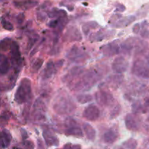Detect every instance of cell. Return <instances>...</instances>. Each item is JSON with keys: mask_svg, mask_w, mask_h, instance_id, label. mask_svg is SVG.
<instances>
[{"mask_svg": "<svg viewBox=\"0 0 149 149\" xmlns=\"http://www.w3.org/2000/svg\"><path fill=\"white\" fill-rule=\"evenodd\" d=\"M53 109L58 114H68L75 111L76 106L69 96L61 95L55 99Z\"/></svg>", "mask_w": 149, "mask_h": 149, "instance_id": "cell-1", "label": "cell"}, {"mask_svg": "<svg viewBox=\"0 0 149 149\" xmlns=\"http://www.w3.org/2000/svg\"><path fill=\"white\" fill-rule=\"evenodd\" d=\"M31 94V82L29 79L23 78L20 81L15 94V100L18 104L26 103Z\"/></svg>", "mask_w": 149, "mask_h": 149, "instance_id": "cell-2", "label": "cell"}, {"mask_svg": "<svg viewBox=\"0 0 149 149\" xmlns=\"http://www.w3.org/2000/svg\"><path fill=\"white\" fill-rule=\"evenodd\" d=\"M98 79V75L95 71H90L87 72L80 81H79L74 85V90H89L93 85H94Z\"/></svg>", "mask_w": 149, "mask_h": 149, "instance_id": "cell-3", "label": "cell"}, {"mask_svg": "<svg viewBox=\"0 0 149 149\" xmlns=\"http://www.w3.org/2000/svg\"><path fill=\"white\" fill-rule=\"evenodd\" d=\"M134 75L142 79H149V64L143 59H137L134 61L132 68Z\"/></svg>", "mask_w": 149, "mask_h": 149, "instance_id": "cell-4", "label": "cell"}, {"mask_svg": "<svg viewBox=\"0 0 149 149\" xmlns=\"http://www.w3.org/2000/svg\"><path fill=\"white\" fill-rule=\"evenodd\" d=\"M10 54H11V62L13 66L18 69L21 66L22 59L19 46L17 42H13L10 45Z\"/></svg>", "mask_w": 149, "mask_h": 149, "instance_id": "cell-5", "label": "cell"}, {"mask_svg": "<svg viewBox=\"0 0 149 149\" xmlns=\"http://www.w3.org/2000/svg\"><path fill=\"white\" fill-rule=\"evenodd\" d=\"M95 98L97 103L102 106H111L114 102V98L111 93L105 91H99L95 93Z\"/></svg>", "mask_w": 149, "mask_h": 149, "instance_id": "cell-6", "label": "cell"}, {"mask_svg": "<svg viewBox=\"0 0 149 149\" xmlns=\"http://www.w3.org/2000/svg\"><path fill=\"white\" fill-rule=\"evenodd\" d=\"M125 125L129 130L137 131L141 126V119L135 113H128L125 116Z\"/></svg>", "mask_w": 149, "mask_h": 149, "instance_id": "cell-7", "label": "cell"}, {"mask_svg": "<svg viewBox=\"0 0 149 149\" xmlns=\"http://www.w3.org/2000/svg\"><path fill=\"white\" fill-rule=\"evenodd\" d=\"M83 117L89 121H96L100 115V111L97 106L94 104L89 105L83 111Z\"/></svg>", "mask_w": 149, "mask_h": 149, "instance_id": "cell-8", "label": "cell"}, {"mask_svg": "<svg viewBox=\"0 0 149 149\" xmlns=\"http://www.w3.org/2000/svg\"><path fill=\"white\" fill-rule=\"evenodd\" d=\"M128 62L123 57H117L112 63V69L116 74H122L127 70Z\"/></svg>", "mask_w": 149, "mask_h": 149, "instance_id": "cell-9", "label": "cell"}, {"mask_svg": "<svg viewBox=\"0 0 149 149\" xmlns=\"http://www.w3.org/2000/svg\"><path fill=\"white\" fill-rule=\"evenodd\" d=\"M82 39L81 33L78 29L74 26H70L64 35V40L73 42V41H81Z\"/></svg>", "mask_w": 149, "mask_h": 149, "instance_id": "cell-10", "label": "cell"}, {"mask_svg": "<svg viewBox=\"0 0 149 149\" xmlns=\"http://www.w3.org/2000/svg\"><path fill=\"white\" fill-rule=\"evenodd\" d=\"M119 46L115 42H110V43L105 45L101 48L102 52L105 56H113L119 52Z\"/></svg>", "mask_w": 149, "mask_h": 149, "instance_id": "cell-11", "label": "cell"}, {"mask_svg": "<svg viewBox=\"0 0 149 149\" xmlns=\"http://www.w3.org/2000/svg\"><path fill=\"white\" fill-rule=\"evenodd\" d=\"M43 137L45 144L47 146H58L59 145L58 138L49 130H45L43 131Z\"/></svg>", "mask_w": 149, "mask_h": 149, "instance_id": "cell-12", "label": "cell"}, {"mask_svg": "<svg viewBox=\"0 0 149 149\" xmlns=\"http://www.w3.org/2000/svg\"><path fill=\"white\" fill-rule=\"evenodd\" d=\"M33 111L36 119H41L44 117L43 113L46 111V108L44 102L41 99H37L33 104Z\"/></svg>", "mask_w": 149, "mask_h": 149, "instance_id": "cell-13", "label": "cell"}, {"mask_svg": "<svg viewBox=\"0 0 149 149\" xmlns=\"http://www.w3.org/2000/svg\"><path fill=\"white\" fill-rule=\"evenodd\" d=\"M67 56L69 59L72 60V61H81V58H84V57L85 56V55L78 47L74 46L68 52Z\"/></svg>", "mask_w": 149, "mask_h": 149, "instance_id": "cell-14", "label": "cell"}, {"mask_svg": "<svg viewBox=\"0 0 149 149\" xmlns=\"http://www.w3.org/2000/svg\"><path fill=\"white\" fill-rule=\"evenodd\" d=\"M118 137H119V133L117 131L114 129H110L105 132L103 139L106 143L112 144L118 139Z\"/></svg>", "mask_w": 149, "mask_h": 149, "instance_id": "cell-15", "label": "cell"}, {"mask_svg": "<svg viewBox=\"0 0 149 149\" xmlns=\"http://www.w3.org/2000/svg\"><path fill=\"white\" fill-rule=\"evenodd\" d=\"M12 136L10 132L7 130H4L0 132V147L2 148H6L9 146L11 142Z\"/></svg>", "mask_w": 149, "mask_h": 149, "instance_id": "cell-16", "label": "cell"}, {"mask_svg": "<svg viewBox=\"0 0 149 149\" xmlns=\"http://www.w3.org/2000/svg\"><path fill=\"white\" fill-rule=\"evenodd\" d=\"M10 64L7 57L0 53V74H6L9 71Z\"/></svg>", "mask_w": 149, "mask_h": 149, "instance_id": "cell-17", "label": "cell"}, {"mask_svg": "<svg viewBox=\"0 0 149 149\" xmlns=\"http://www.w3.org/2000/svg\"><path fill=\"white\" fill-rule=\"evenodd\" d=\"M135 16L134 15H130L127 16V17H124L122 18L119 19L117 22H116L115 27L116 28H122L126 27V26H129L130 24L134 22L135 20Z\"/></svg>", "mask_w": 149, "mask_h": 149, "instance_id": "cell-18", "label": "cell"}, {"mask_svg": "<svg viewBox=\"0 0 149 149\" xmlns=\"http://www.w3.org/2000/svg\"><path fill=\"white\" fill-rule=\"evenodd\" d=\"M65 134L66 135H71V136L75 137H83V132L81 128L78 126H71L69 127H67V129L65 130Z\"/></svg>", "mask_w": 149, "mask_h": 149, "instance_id": "cell-19", "label": "cell"}, {"mask_svg": "<svg viewBox=\"0 0 149 149\" xmlns=\"http://www.w3.org/2000/svg\"><path fill=\"white\" fill-rule=\"evenodd\" d=\"M83 128H84V132H85L87 138L90 141H95L96 138V131L93 128V127H92L90 124L84 123L83 125Z\"/></svg>", "mask_w": 149, "mask_h": 149, "instance_id": "cell-20", "label": "cell"}, {"mask_svg": "<svg viewBox=\"0 0 149 149\" xmlns=\"http://www.w3.org/2000/svg\"><path fill=\"white\" fill-rule=\"evenodd\" d=\"M55 72V65L52 61H49L47 63L43 74V77L45 79H49L52 77L54 73Z\"/></svg>", "mask_w": 149, "mask_h": 149, "instance_id": "cell-21", "label": "cell"}, {"mask_svg": "<svg viewBox=\"0 0 149 149\" xmlns=\"http://www.w3.org/2000/svg\"><path fill=\"white\" fill-rule=\"evenodd\" d=\"M98 23L95 21H89L87 23H84L82 26V31L84 33V34L87 35L91 29H95L97 28Z\"/></svg>", "mask_w": 149, "mask_h": 149, "instance_id": "cell-22", "label": "cell"}, {"mask_svg": "<svg viewBox=\"0 0 149 149\" xmlns=\"http://www.w3.org/2000/svg\"><path fill=\"white\" fill-rule=\"evenodd\" d=\"M141 36L146 39H149V23L146 21L143 22L141 24V30H140Z\"/></svg>", "mask_w": 149, "mask_h": 149, "instance_id": "cell-23", "label": "cell"}, {"mask_svg": "<svg viewBox=\"0 0 149 149\" xmlns=\"http://www.w3.org/2000/svg\"><path fill=\"white\" fill-rule=\"evenodd\" d=\"M77 100L81 104L90 103L93 100V96L89 94H80L77 96Z\"/></svg>", "mask_w": 149, "mask_h": 149, "instance_id": "cell-24", "label": "cell"}, {"mask_svg": "<svg viewBox=\"0 0 149 149\" xmlns=\"http://www.w3.org/2000/svg\"><path fill=\"white\" fill-rule=\"evenodd\" d=\"M66 15V13H65L64 10H58V9H52L51 11H49L48 13V16L51 18H55V17H60L63 15Z\"/></svg>", "mask_w": 149, "mask_h": 149, "instance_id": "cell-25", "label": "cell"}, {"mask_svg": "<svg viewBox=\"0 0 149 149\" xmlns=\"http://www.w3.org/2000/svg\"><path fill=\"white\" fill-rule=\"evenodd\" d=\"M123 146L127 149H136L138 146V142L134 138H130L129 140L124 143Z\"/></svg>", "mask_w": 149, "mask_h": 149, "instance_id": "cell-26", "label": "cell"}, {"mask_svg": "<svg viewBox=\"0 0 149 149\" xmlns=\"http://www.w3.org/2000/svg\"><path fill=\"white\" fill-rule=\"evenodd\" d=\"M16 6L18 7L19 8H23V9H29L31 7H34L37 4L36 1H23V2H18L16 3Z\"/></svg>", "mask_w": 149, "mask_h": 149, "instance_id": "cell-27", "label": "cell"}, {"mask_svg": "<svg viewBox=\"0 0 149 149\" xmlns=\"http://www.w3.org/2000/svg\"><path fill=\"white\" fill-rule=\"evenodd\" d=\"M44 63V60L42 58H37V59L33 61V64H32V70H33V72H37L39 69L41 68V67L42 66Z\"/></svg>", "mask_w": 149, "mask_h": 149, "instance_id": "cell-28", "label": "cell"}, {"mask_svg": "<svg viewBox=\"0 0 149 149\" xmlns=\"http://www.w3.org/2000/svg\"><path fill=\"white\" fill-rule=\"evenodd\" d=\"M132 109L133 111V113L138 114L140 113H143V107L141 105V103L139 101H137L134 103L132 106Z\"/></svg>", "mask_w": 149, "mask_h": 149, "instance_id": "cell-29", "label": "cell"}, {"mask_svg": "<svg viewBox=\"0 0 149 149\" xmlns=\"http://www.w3.org/2000/svg\"><path fill=\"white\" fill-rule=\"evenodd\" d=\"M120 112H121V106L120 105L117 104L114 108H113V110L111 111L110 119H115L116 117H117V116L120 114Z\"/></svg>", "mask_w": 149, "mask_h": 149, "instance_id": "cell-30", "label": "cell"}, {"mask_svg": "<svg viewBox=\"0 0 149 149\" xmlns=\"http://www.w3.org/2000/svg\"><path fill=\"white\" fill-rule=\"evenodd\" d=\"M103 33L102 32H97V33H93L90 36V40L91 42H95V41H101L103 39Z\"/></svg>", "mask_w": 149, "mask_h": 149, "instance_id": "cell-31", "label": "cell"}, {"mask_svg": "<svg viewBox=\"0 0 149 149\" xmlns=\"http://www.w3.org/2000/svg\"><path fill=\"white\" fill-rule=\"evenodd\" d=\"M83 71H84V68H82V67L75 66L71 70V74L72 76H77L81 74Z\"/></svg>", "mask_w": 149, "mask_h": 149, "instance_id": "cell-32", "label": "cell"}, {"mask_svg": "<svg viewBox=\"0 0 149 149\" xmlns=\"http://www.w3.org/2000/svg\"><path fill=\"white\" fill-rule=\"evenodd\" d=\"M23 148L24 149H34V143L30 140H26L23 141Z\"/></svg>", "mask_w": 149, "mask_h": 149, "instance_id": "cell-33", "label": "cell"}, {"mask_svg": "<svg viewBox=\"0 0 149 149\" xmlns=\"http://www.w3.org/2000/svg\"><path fill=\"white\" fill-rule=\"evenodd\" d=\"M10 113H7V112H4V113H3L0 116V122H1L2 125H4V124L7 123V122L9 121V119H10Z\"/></svg>", "mask_w": 149, "mask_h": 149, "instance_id": "cell-34", "label": "cell"}, {"mask_svg": "<svg viewBox=\"0 0 149 149\" xmlns=\"http://www.w3.org/2000/svg\"><path fill=\"white\" fill-rule=\"evenodd\" d=\"M1 24H2L3 28L7 31H13L14 29L13 24L10 22H9L8 20H3L2 22H1Z\"/></svg>", "mask_w": 149, "mask_h": 149, "instance_id": "cell-35", "label": "cell"}, {"mask_svg": "<svg viewBox=\"0 0 149 149\" xmlns=\"http://www.w3.org/2000/svg\"><path fill=\"white\" fill-rule=\"evenodd\" d=\"M39 39V37H34V36H33L32 38H31V39H29V43H28V49H30L31 48L33 47V45L36 44V42H37V40Z\"/></svg>", "mask_w": 149, "mask_h": 149, "instance_id": "cell-36", "label": "cell"}, {"mask_svg": "<svg viewBox=\"0 0 149 149\" xmlns=\"http://www.w3.org/2000/svg\"><path fill=\"white\" fill-rule=\"evenodd\" d=\"M25 20V15L23 13H19L16 17V20L18 25H22L24 22Z\"/></svg>", "mask_w": 149, "mask_h": 149, "instance_id": "cell-37", "label": "cell"}, {"mask_svg": "<svg viewBox=\"0 0 149 149\" xmlns=\"http://www.w3.org/2000/svg\"><path fill=\"white\" fill-rule=\"evenodd\" d=\"M141 30V24L140 23H136L134 25L133 28H132V31L134 33H138Z\"/></svg>", "mask_w": 149, "mask_h": 149, "instance_id": "cell-38", "label": "cell"}, {"mask_svg": "<svg viewBox=\"0 0 149 149\" xmlns=\"http://www.w3.org/2000/svg\"><path fill=\"white\" fill-rule=\"evenodd\" d=\"M58 24V19H56V20H51V21L49 23V24H48V26H49L50 28L55 29V28H57Z\"/></svg>", "mask_w": 149, "mask_h": 149, "instance_id": "cell-39", "label": "cell"}, {"mask_svg": "<svg viewBox=\"0 0 149 149\" xmlns=\"http://www.w3.org/2000/svg\"><path fill=\"white\" fill-rule=\"evenodd\" d=\"M116 10H117L118 12H121V13H122V12H124L125 10H126V7H125V6L123 5V4H116Z\"/></svg>", "mask_w": 149, "mask_h": 149, "instance_id": "cell-40", "label": "cell"}, {"mask_svg": "<svg viewBox=\"0 0 149 149\" xmlns=\"http://www.w3.org/2000/svg\"><path fill=\"white\" fill-rule=\"evenodd\" d=\"M21 135H22V138H23V141H26L28 138V134L25 130L22 129L21 130Z\"/></svg>", "mask_w": 149, "mask_h": 149, "instance_id": "cell-41", "label": "cell"}, {"mask_svg": "<svg viewBox=\"0 0 149 149\" xmlns=\"http://www.w3.org/2000/svg\"><path fill=\"white\" fill-rule=\"evenodd\" d=\"M71 149H81V146L79 144H76V145L71 146Z\"/></svg>", "mask_w": 149, "mask_h": 149, "instance_id": "cell-42", "label": "cell"}, {"mask_svg": "<svg viewBox=\"0 0 149 149\" xmlns=\"http://www.w3.org/2000/svg\"><path fill=\"white\" fill-rule=\"evenodd\" d=\"M71 146H72V145H71V143H67V144H65V145L64 146L63 149H71Z\"/></svg>", "mask_w": 149, "mask_h": 149, "instance_id": "cell-43", "label": "cell"}, {"mask_svg": "<svg viewBox=\"0 0 149 149\" xmlns=\"http://www.w3.org/2000/svg\"><path fill=\"white\" fill-rule=\"evenodd\" d=\"M38 141H39V143H40V146L39 145V146H38V149H44V146H43V143H42V141L41 140H38Z\"/></svg>", "mask_w": 149, "mask_h": 149, "instance_id": "cell-44", "label": "cell"}, {"mask_svg": "<svg viewBox=\"0 0 149 149\" xmlns=\"http://www.w3.org/2000/svg\"><path fill=\"white\" fill-rule=\"evenodd\" d=\"M113 149H125V148H124L123 147H122V146H116V147H115V148Z\"/></svg>", "mask_w": 149, "mask_h": 149, "instance_id": "cell-45", "label": "cell"}, {"mask_svg": "<svg viewBox=\"0 0 149 149\" xmlns=\"http://www.w3.org/2000/svg\"><path fill=\"white\" fill-rule=\"evenodd\" d=\"M13 149H21V148H17V147H14V148H13Z\"/></svg>", "mask_w": 149, "mask_h": 149, "instance_id": "cell-46", "label": "cell"}, {"mask_svg": "<svg viewBox=\"0 0 149 149\" xmlns=\"http://www.w3.org/2000/svg\"><path fill=\"white\" fill-rule=\"evenodd\" d=\"M147 62H148V64H149V55H148V61H147Z\"/></svg>", "mask_w": 149, "mask_h": 149, "instance_id": "cell-47", "label": "cell"}, {"mask_svg": "<svg viewBox=\"0 0 149 149\" xmlns=\"http://www.w3.org/2000/svg\"><path fill=\"white\" fill-rule=\"evenodd\" d=\"M148 120L149 121V116H148Z\"/></svg>", "mask_w": 149, "mask_h": 149, "instance_id": "cell-48", "label": "cell"}, {"mask_svg": "<svg viewBox=\"0 0 149 149\" xmlns=\"http://www.w3.org/2000/svg\"><path fill=\"white\" fill-rule=\"evenodd\" d=\"M0 106H1V105H0Z\"/></svg>", "mask_w": 149, "mask_h": 149, "instance_id": "cell-49", "label": "cell"}]
</instances>
